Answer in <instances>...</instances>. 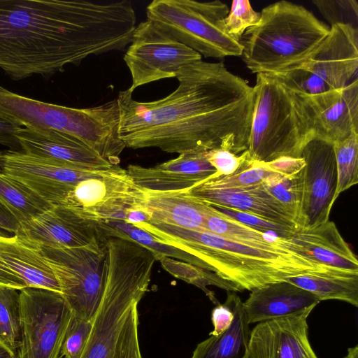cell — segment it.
I'll use <instances>...</instances> for the list:
<instances>
[{"instance_id":"11","label":"cell","mask_w":358,"mask_h":358,"mask_svg":"<svg viewBox=\"0 0 358 358\" xmlns=\"http://www.w3.org/2000/svg\"><path fill=\"white\" fill-rule=\"evenodd\" d=\"M20 291L22 341L19 358H59L72 313L60 292L24 287Z\"/></svg>"},{"instance_id":"5","label":"cell","mask_w":358,"mask_h":358,"mask_svg":"<svg viewBox=\"0 0 358 358\" xmlns=\"http://www.w3.org/2000/svg\"><path fill=\"white\" fill-rule=\"evenodd\" d=\"M257 24L248 29L240 43L241 57L254 73L275 74L308 57L330 27L301 5L286 1L262 9Z\"/></svg>"},{"instance_id":"37","label":"cell","mask_w":358,"mask_h":358,"mask_svg":"<svg viewBox=\"0 0 358 358\" xmlns=\"http://www.w3.org/2000/svg\"><path fill=\"white\" fill-rule=\"evenodd\" d=\"M92 321L72 314L63 339L60 354L64 358H80L89 339Z\"/></svg>"},{"instance_id":"4","label":"cell","mask_w":358,"mask_h":358,"mask_svg":"<svg viewBox=\"0 0 358 358\" xmlns=\"http://www.w3.org/2000/svg\"><path fill=\"white\" fill-rule=\"evenodd\" d=\"M104 289L80 358H115L127 317L148 290L153 254L128 239L106 237Z\"/></svg>"},{"instance_id":"47","label":"cell","mask_w":358,"mask_h":358,"mask_svg":"<svg viewBox=\"0 0 358 358\" xmlns=\"http://www.w3.org/2000/svg\"><path fill=\"white\" fill-rule=\"evenodd\" d=\"M345 358H358V345L348 348Z\"/></svg>"},{"instance_id":"8","label":"cell","mask_w":358,"mask_h":358,"mask_svg":"<svg viewBox=\"0 0 358 358\" xmlns=\"http://www.w3.org/2000/svg\"><path fill=\"white\" fill-rule=\"evenodd\" d=\"M227 4L219 0H154L147 20L163 33L206 58L241 56L243 48L227 32Z\"/></svg>"},{"instance_id":"41","label":"cell","mask_w":358,"mask_h":358,"mask_svg":"<svg viewBox=\"0 0 358 358\" xmlns=\"http://www.w3.org/2000/svg\"><path fill=\"white\" fill-rule=\"evenodd\" d=\"M22 127L19 123L0 112V144L11 150H21L16 136L17 131Z\"/></svg>"},{"instance_id":"34","label":"cell","mask_w":358,"mask_h":358,"mask_svg":"<svg viewBox=\"0 0 358 358\" xmlns=\"http://www.w3.org/2000/svg\"><path fill=\"white\" fill-rule=\"evenodd\" d=\"M338 183L336 198L358 182V132L333 144Z\"/></svg>"},{"instance_id":"30","label":"cell","mask_w":358,"mask_h":358,"mask_svg":"<svg viewBox=\"0 0 358 358\" xmlns=\"http://www.w3.org/2000/svg\"><path fill=\"white\" fill-rule=\"evenodd\" d=\"M0 203L19 224L35 218L53 206L1 171Z\"/></svg>"},{"instance_id":"10","label":"cell","mask_w":358,"mask_h":358,"mask_svg":"<svg viewBox=\"0 0 358 358\" xmlns=\"http://www.w3.org/2000/svg\"><path fill=\"white\" fill-rule=\"evenodd\" d=\"M38 247L53 271L72 314L93 320L104 289V245L100 251L86 248Z\"/></svg>"},{"instance_id":"27","label":"cell","mask_w":358,"mask_h":358,"mask_svg":"<svg viewBox=\"0 0 358 358\" xmlns=\"http://www.w3.org/2000/svg\"><path fill=\"white\" fill-rule=\"evenodd\" d=\"M287 282L310 292L320 301L336 299L358 306V273L333 269L293 276Z\"/></svg>"},{"instance_id":"38","label":"cell","mask_w":358,"mask_h":358,"mask_svg":"<svg viewBox=\"0 0 358 358\" xmlns=\"http://www.w3.org/2000/svg\"><path fill=\"white\" fill-rule=\"evenodd\" d=\"M261 13L255 11L248 0H234L224 18L228 34L240 42L244 32L258 24Z\"/></svg>"},{"instance_id":"32","label":"cell","mask_w":358,"mask_h":358,"mask_svg":"<svg viewBox=\"0 0 358 358\" xmlns=\"http://www.w3.org/2000/svg\"><path fill=\"white\" fill-rule=\"evenodd\" d=\"M0 285V341L18 355L22 341L20 292Z\"/></svg>"},{"instance_id":"28","label":"cell","mask_w":358,"mask_h":358,"mask_svg":"<svg viewBox=\"0 0 358 358\" xmlns=\"http://www.w3.org/2000/svg\"><path fill=\"white\" fill-rule=\"evenodd\" d=\"M101 237H119L133 241L150 250L156 260L171 257L208 270L206 264L196 257L171 246L149 232L124 221L94 222Z\"/></svg>"},{"instance_id":"29","label":"cell","mask_w":358,"mask_h":358,"mask_svg":"<svg viewBox=\"0 0 358 358\" xmlns=\"http://www.w3.org/2000/svg\"><path fill=\"white\" fill-rule=\"evenodd\" d=\"M206 230L224 238L270 250H292L286 244L287 239L274 234L257 231L234 220L226 217L211 206L205 222Z\"/></svg>"},{"instance_id":"20","label":"cell","mask_w":358,"mask_h":358,"mask_svg":"<svg viewBox=\"0 0 358 358\" xmlns=\"http://www.w3.org/2000/svg\"><path fill=\"white\" fill-rule=\"evenodd\" d=\"M206 153L180 154L152 167L130 164L127 171L142 189L159 192L190 189L216 173Z\"/></svg>"},{"instance_id":"26","label":"cell","mask_w":358,"mask_h":358,"mask_svg":"<svg viewBox=\"0 0 358 358\" xmlns=\"http://www.w3.org/2000/svg\"><path fill=\"white\" fill-rule=\"evenodd\" d=\"M225 301L234 313L231 324L199 343L190 358H246L251 330L243 302L234 292H227Z\"/></svg>"},{"instance_id":"48","label":"cell","mask_w":358,"mask_h":358,"mask_svg":"<svg viewBox=\"0 0 358 358\" xmlns=\"http://www.w3.org/2000/svg\"><path fill=\"white\" fill-rule=\"evenodd\" d=\"M2 234V232L0 231V234Z\"/></svg>"},{"instance_id":"42","label":"cell","mask_w":358,"mask_h":358,"mask_svg":"<svg viewBox=\"0 0 358 358\" xmlns=\"http://www.w3.org/2000/svg\"><path fill=\"white\" fill-rule=\"evenodd\" d=\"M266 164L272 172L283 176H294L303 169L305 162L302 157H281Z\"/></svg>"},{"instance_id":"19","label":"cell","mask_w":358,"mask_h":358,"mask_svg":"<svg viewBox=\"0 0 358 358\" xmlns=\"http://www.w3.org/2000/svg\"><path fill=\"white\" fill-rule=\"evenodd\" d=\"M16 136L22 152L59 165L87 171L107 170L115 166L79 140L58 131L21 127Z\"/></svg>"},{"instance_id":"17","label":"cell","mask_w":358,"mask_h":358,"mask_svg":"<svg viewBox=\"0 0 358 358\" xmlns=\"http://www.w3.org/2000/svg\"><path fill=\"white\" fill-rule=\"evenodd\" d=\"M14 234L38 246L86 248L96 251L103 249L94 222L62 205H53L35 218L20 224Z\"/></svg>"},{"instance_id":"33","label":"cell","mask_w":358,"mask_h":358,"mask_svg":"<svg viewBox=\"0 0 358 358\" xmlns=\"http://www.w3.org/2000/svg\"><path fill=\"white\" fill-rule=\"evenodd\" d=\"M262 184L266 191L288 211L299 227L302 170L294 176H283L273 172L263 180Z\"/></svg>"},{"instance_id":"1","label":"cell","mask_w":358,"mask_h":358,"mask_svg":"<svg viewBox=\"0 0 358 358\" xmlns=\"http://www.w3.org/2000/svg\"><path fill=\"white\" fill-rule=\"evenodd\" d=\"M178 87L156 101L141 102L120 91L119 136L132 149L169 153L224 148L248 150L254 107L253 87L222 62L200 60L182 67Z\"/></svg>"},{"instance_id":"31","label":"cell","mask_w":358,"mask_h":358,"mask_svg":"<svg viewBox=\"0 0 358 358\" xmlns=\"http://www.w3.org/2000/svg\"><path fill=\"white\" fill-rule=\"evenodd\" d=\"M159 261L164 268L171 275L200 288L215 306L220 303L214 293L207 288L208 286L214 285L227 292H241L236 285L215 272L171 257H163Z\"/></svg>"},{"instance_id":"25","label":"cell","mask_w":358,"mask_h":358,"mask_svg":"<svg viewBox=\"0 0 358 358\" xmlns=\"http://www.w3.org/2000/svg\"><path fill=\"white\" fill-rule=\"evenodd\" d=\"M0 259L22 279L27 287L60 292L53 271L38 247L22 236L0 235Z\"/></svg>"},{"instance_id":"35","label":"cell","mask_w":358,"mask_h":358,"mask_svg":"<svg viewBox=\"0 0 358 358\" xmlns=\"http://www.w3.org/2000/svg\"><path fill=\"white\" fill-rule=\"evenodd\" d=\"M273 173L266 163L252 160L248 152L245 160L234 173L227 176L215 173L200 183L215 188L243 187L261 183Z\"/></svg>"},{"instance_id":"3","label":"cell","mask_w":358,"mask_h":358,"mask_svg":"<svg viewBox=\"0 0 358 358\" xmlns=\"http://www.w3.org/2000/svg\"><path fill=\"white\" fill-rule=\"evenodd\" d=\"M161 241L203 262L208 271L241 291L287 281L288 278L336 268L318 264L298 252L270 250L239 243L208 231L144 222L134 224Z\"/></svg>"},{"instance_id":"6","label":"cell","mask_w":358,"mask_h":358,"mask_svg":"<svg viewBox=\"0 0 358 358\" xmlns=\"http://www.w3.org/2000/svg\"><path fill=\"white\" fill-rule=\"evenodd\" d=\"M0 112L24 127L58 131L79 140L112 165H119L126 148L119 136L117 99L87 108L48 103L0 85Z\"/></svg>"},{"instance_id":"36","label":"cell","mask_w":358,"mask_h":358,"mask_svg":"<svg viewBox=\"0 0 358 358\" xmlns=\"http://www.w3.org/2000/svg\"><path fill=\"white\" fill-rule=\"evenodd\" d=\"M210 206L223 216L234 220L262 233L274 234L283 238H290L298 231L293 227L274 222L249 213L224 206Z\"/></svg>"},{"instance_id":"43","label":"cell","mask_w":358,"mask_h":358,"mask_svg":"<svg viewBox=\"0 0 358 358\" xmlns=\"http://www.w3.org/2000/svg\"><path fill=\"white\" fill-rule=\"evenodd\" d=\"M234 313L229 304L225 301L223 304L216 306L211 313V321L213 330L210 336H217L226 330L231 324Z\"/></svg>"},{"instance_id":"12","label":"cell","mask_w":358,"mask_h":358,"mask_svg":"<svg viewBox=\"0 0 358 358\" xmlns=\"http://www.w3.org/2000/svg\"><path fill=\"white\" fill-rule=\"evenodd\" d=\"M143 189L127 169L115 165L103 174L77 183L59 204L92 222L126 221L129 211L143 206Z\"/></svg>"},{"instance_id":"46","label":"cell","mask_w":358,"mask_h":358,"mask_svg":"<svg viewBox=\"0 0 358 358\" xmlns=\"http://www.w3.org/2000/svg\"><path fill=\"white\" fill-rule=\"evenodd\" d=\"M0 358H19L0 341Z\"/></svg>"},{"instance_id":"16","label":"cell","mask_w":358,"mask_h":358,"mask_svg":"<svg viewBox=\"0 0 358 358\" xmlns=\"http://www.w3.org/2000/svg\"><path fill=\"white\" fill-rule=\"evenodd\" d=\"M295 94L314 138L334 144L358 132V80L320 94Z\"/></svg>"},{"instance_id":"23","label":"cell","mask_w":358,"mask_h":358,"mask_svg":"<svg viewBox=\"0 0 358 358\" xmlns=\"http://www.w3.org/2000/svg\"><path fill=\"white\" fill-rule=\"evenodd\" d=\"M142 189V204L149 215V222L206 231L205 222L210 206L192 196L189 189L166 192Z\"/></svg>"},{"instance_id":"45","label":"cell","mask_w":358,"mask_h":358,"mask_svg":"<svg viewBox=\"0 0 358 358\" xmlns=\"http://www.w3.org/2000/svg\"><path fill=\"white\" fill-rule=\"evenodd\" d=\"M18 227L16 219L0 203V229L15 234Z\"/></svg>"},{"instance_id":"44","label":"cell","mask_w":358,"mask_h":358,"mask_svg":"<svg viewBox=\"0 0 358 358\" xmlns=\"http://www.w3.org/2000/svg\"><path fill=\"white\" fill-rule=\"evenodd\" d=\"M0 285L20 290L27 287L22 279L8 267L0 259Z\"/></svg>"},{"instance_id":"13","label":"cell","mask_w":358,"mask_h":358,"mask_svg":"<svg viewBox=\"0 0 358 358\" xmlns=\"http://www.w3.org/2000/svg\"><path fill=\"white\" fill-rule=\"evenodd\" d=\"M200 54L173 39L146 20L136 27L124 60L131 76V92L165 78H176L183 66L202 60Z\"/></svg>"},{"instance_id":"7","label":"cell","mask_w":358,"mask_h":358,"mask_svg":"<svg viewBox=\"0 0 358 358\" xmlns=\"http://www.w3.org/2000/svg\"><path fill=\"white\" fill-rule=\"evenodd\" d=\"M253 90L250 157L263 163L281 157H301L314 135L296 94L268 73L257 74Z\"/></svg>"},{"instance_id":"2","label":"cell","mask_w":358,"mask_h":358,"mask_svg":"<svg viewBox=\"0 0 358 358\" xmlns=\"http://www.w3.org/2000/svg\"><path fill=\"white\" fill-rule=\"evenodd\" d=\"M136 17L127 0H0V69L45 78L91 55L124 50Z\"/></svg>"},{"instance_id":"22","label":"cell","mask_w":358,"mask_h":358,"mask_svg":"<svg viewBox=\"0 0 358 358\" xmlns=\"http://www.w3.org/2000/svg\"><path fill=\"white\" fill-rule=\"evenodd\" d=\"M290 249L327 267L358 273V259L334 222L296 231L288 239Z\"/></svg>"},{"instance_id":"18","label":"cell","mask_w":358,"mask_h":358,"mask_svg":"<svg viewBox=\"0 0 358 358\" xmlns=\"http://www.w3.org/2000/svg\"><path fill=\"white\" fill-rule=\"evenodd\" d=\"M313 308L259 322L251 331L246 358H317L308 333Z\"/></svg>"},{"instance_id":"24","label":"cell","mask_w":358,"mask_h":358,"mask_svg":"<svg viewBox=\"0 0 358 358\" xmlns=\"http://www.w3.org/2000/svg\"><path fill=\"white\" fill-rule=\"evenodd\" d=\"M320 302L310 292L282 281L252 289L243 306L250 324L299 314Z\"/></svg>"},{"instance_id":"40","label":"cell","mask_w":358,"mask_h":358,"mask_svg":"<svg viewBox=\"0 0 358 358\" xmlns=\"http://www.w3.org/2000/svg\"><path fill=\"white\" fill-rule=\"evenodd\" d=\"M248 151L236 155L224 148H215L206 153L208 162L216 170L217 176L234 173L245 160Z\"/></svg>"},{"instance_id":"9","label":"cell","mask_w":358,"mask_h":358,"mask_svg":"<svg viewBox=\"0 0 358 358\" xmlns=\"http://www.w3.org/2000/svg\"><path fill=\"white\" fill-rule=\"evenodd\" d=\"M358 29L335 24L304 59L275 76L301 94H317L343 88L358 80Z\"/></svg>"},{"instance_id":"21","label":"cell","mask_w":358,"mask_h":358,"mask_svg":"<svg viewBox=\"0 0 358 358\" xmlns=\"http://www.w3.org/2000/svg\"><path fill=\"white\" fill-rule=\"evenodd\" d=\"M189 192L210 205L249 213L299 230L288 211L266 191L262 182L238 188H215L199 183Z\"/></svg>"},{"instance_id":"15","label":"cell","mask_w":358,"mask_h":358,"mask_svg":"<svg viewBox=\"0 0 358 358\" xmlns=\"http://www.w3.org/2000/svg\"><path fill=\"white\" fill-rule=\"evenodd\" d=\"M108 170L76 169L22 151L0 152V171L52 205L60 204L80 181L99 176Z\"/></svg>"},{"instance_id":"14","label":"cell","mask_w":358,"mask_h":358,"mask_svg":"<svg viewBox=\"0 0 358 358\" xmlns=\"http://www.w3.org/2000/svg\"><path fill=\"white\" fill-rule=\"evenodd\" d=\"M302 196L298 225L308 229L329 220L336 200L337 167L333 144L314 138L302 150Z\"/></svg>"},{"instance_id":"39","label":"cell","mask_w":358,"mask_h":358,"mask_svg":"<svg viewBox=\"0 0 358 358\" xmlns=\"http://www.w3.org/2000/svg\"><path fill=\"white\" fill-rule=\"evenodd\" d=\"M324 17L331 24L350 25L358 29V3L355 0H314Z\"/></svg>"}]
</instances>
